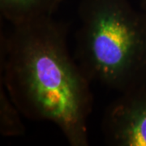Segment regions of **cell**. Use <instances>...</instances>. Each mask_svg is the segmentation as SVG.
<instances>
[{"label": "cell", "instance_id": "cell-1", "mask_svg": "<svg viewBox=\"0 0 146 146\" xmlns=\"http://www.w3.org/2000/svg\"><path fill=\"white\" fill-rule=\"evenodd\" d=\"M91 80L53 17L14 25L1 39V84L23 115L52 122L72 146L89 145Z\"/></svg>", "mask_w": 146, "mask_h": 146}, {"label": "cell", "instance_id": "cell-2", "mask_svg": "<svg viewBox=\"0 0 146 146\" xmlns=\"http://www.w3.org/2000/svg\"><path fill=\"white\" fill-rule=\"evenodd\" d=\"M76 61L91 81L120 93L146 85V12L130 0H81Z\"/></svg>", "mask_w": 146, "mask_h": 146}, {"label": "cell", "instance_id": "cell-3", "mask_svg": "<svg viewBox=\"0 0 146 146\" xmlns=\"http://www.w3.org/2000/svg\"><path fill=\"white\" fill-rule=\"evenodd\" d=\"M106 141L117 146H146V85L121 93L105 112Z\"/></svg>", "mask_w": 146, "mask_h": 146}, {"label": "cell", "instance_id": "cell-4", "mask_svg": "<svg viewBox=\"0 0 146 146\" xmlns=\"http://www.w3.org/2000/svg\"><path fill=\"white\" fill-rule=\"evenodd\" d=\"M63 0H0L2 16L13 26L52 17Z\"/></svg>", "mask_w": 146, "mask_h": 146}, {"label": "cell", "instance_id": "cell-5", "mask_svg": "<svg viewBox=\"0 0 146 146\" xmlns=\"http://www.w3.org/2000/svg\"><path fill=\"white\" fill-rule=\"evenodd\" d=\"M21 111L7 94L5 87L0 85V133L7 137L23 136L25 127L21 119Z\"/></svg>", "mask_w": 146, "mask_h": 146}, {"label": "cell", "instance_id": "cell-6", "mask_svg": "<svg viewBox=\"0 0 146 146\" xmlns=\"http://www.w3.org/2000/svg\"><path fill=\"white\" fill-rule=\"evenodd\" d=\"M140 3H141L142 10L146 12V0H140Z\"/></svg>", "mask_w": 146, "mask_h": 146}]
</instances>
